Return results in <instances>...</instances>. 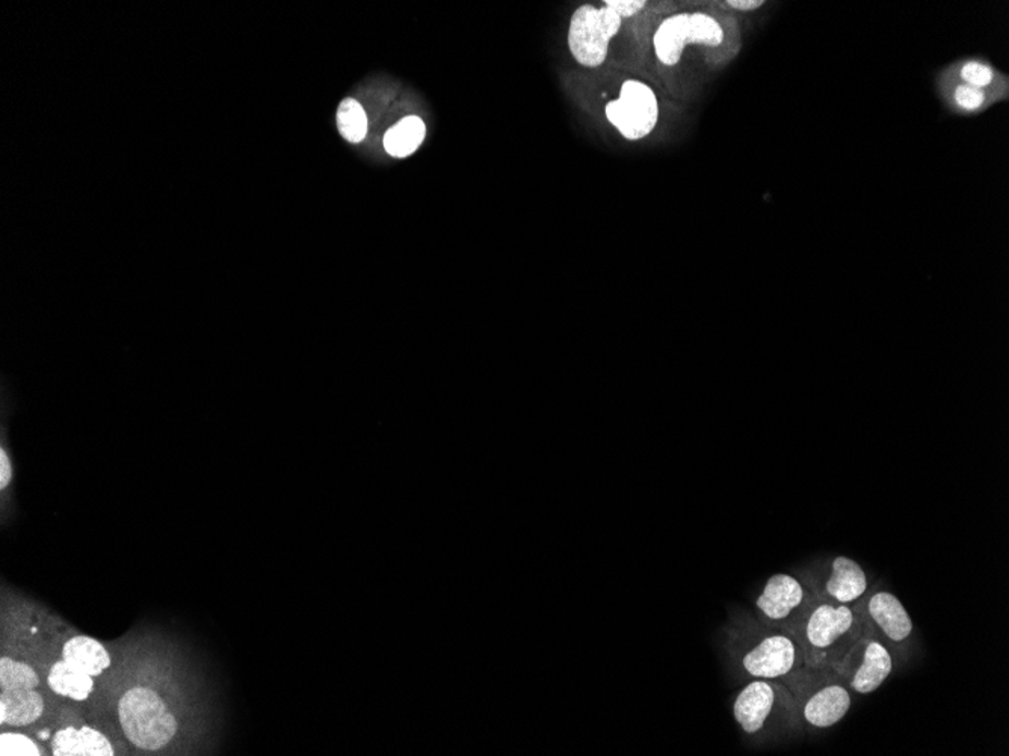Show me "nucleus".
Here are the masks:
<instances>
[{
  "mask_svg": "<svg viewBox=\"0 0 1009 756\" xmlns=\"http://www.w3.org/2000/svg\"><path fill=\"white\" fill-rule=\"evenodd\" d=\"M827 594L840 605L855 601L867 589V577L862 566L848 558H836L831 566V577L825 585Z\"/></svg>",
  "mask_w": 1009,
  "mask_h": 756,
  "instance_id": "obj_16",
  "label": "nucleus"
},
{
  "mask_svg": "<svg viewBox=\"0 0 1009 756\" xmlns=\"http://www.w3.org/2000/svg\"><path fill=\"white\" fill-rule=\"evenodd\" d=\"M45 711V697L35 688L0 691V723L8 727H29Z\"/></svg>",
  "mask_w": 1009,
  "mask_h": 756,
  "instance_id": "obj_13",
  "label": "nucleus"
},
{
  "mask_svg": "<svg viewBox=\"0 0 1009 756\" xmlns=\"http://www.w3.org/2000/svg\"><path fill=\"white\" fill-rule=\"evenodd\" d=\"M121 730L141 751L163 749L178 734V720L166 700L148 687H133L119 703Z\"/></svg>",
  "mask_w": 1009,
  "mask_h": 756,
  "instance_id": "obj_2",
  "label": "nucleus"
},
{
  "mask_svg": "<svg viewBox=\"0 0 1009 756\" xmlns=\"http://www.w3.org/2000/svg\"><path fill=\"white\" fill-rule=\"evenodd\" d=\"M936 88L938 97L946 108L956 115H981L997 103H1004L996 94L973 88L963 82L956 81L944 72L937 74Z\"/></svg>",
  "mask_w": 1009,
  "mask_h": 756,
  "instance_id": "obj_7",
  "label": "nucleus"
},
{
  "mask_svg": "<svg viewBox=\"0 0 1009 756\" xmlns=\"http://www.w3.org/2000/svg\"><path fill=\"white\" fill-rule=\"evenodd\" d=\"M0 755L38 756L41 755V751L29 736L15 734V732H3L0 735Z\"/></svg>",
  "mask_w": 1009,
  "mask_h": 756,
  "instance_id": "obj_22",
  "label": "nucleus"
},
{
  "mask_svg": "<svg viewBox=\"0 0 1009 756\" xmlns=\"http://www.w3.org/2000/svg\"><path fill=\"white\" fill-rule=\"evenodd\" d=\"M851 707L850 693L842 685L820 688L804 705V717L816 728H830L840 722Z\"/></svg>",
  "mask_w": 1009,
  "mask_h": 756,
  "instance_id": "obj_12",
  "label": "nucleus"
},
{
  "mask_svg": "<svg viewBox=\"0 0 1009 756\" xmlns=\"http://www.w3.org/2000/svg\"><path fill=\"white\" fill-rule=\"evenodd\" d=\"M623 19L611 8L582 5L574 11L569 29V47L579 64L596 69L608 58L609 42L620 31Z\"/></svg>",
  "mask_w": 1009,
  "mask_h": 756,
  "instance_id": "obj_4",
  "label": "nucleus"
},
{
  "mask_svg": "<svg viewBox=\"0 0 1009 756\" xmlns=\"http://www.w3.org/2000/svg\"><path fill=\"white\" fill-rule=\"evenodd\" d=\"M956 81L963 82L973 88L996 94L1004 101L1009 100V77L1002 70L997 69L993 62L983 57H968L953 61L941 70Z\"/></svg>",
  "mask_w": 1009,
  "mask_h": 756,
  "instance_id": "obj_8",
  "label": "nucleus"
},
{
  "mask_svg": "<svg viewBox=\"0 0 1009 756\" xmlns=\"http://www.w3.org/2000/svg\"><path fill=\"white\" fill-rule=\"evenodd\" d=\"M860 637V619L850 607L820 605L804 626L805 649L812 664H830L847 656Z\"/></svg>",
  "mask_w": 1009,
  "mask_h": 756,
  "instance_id": "obj_3",
  "label": "nucleus"
},
{
  "mask_svg": "<svg viewBox=\"0 0 1009 756\" xmlns=\"http://www.w3.org/2000/svg\"><path fill=\"white\" fill-rule=\"evenodd\" d=\"M776 692L766 681H754L739 693L734 700L733 712L738 723L746 734H757L764 730L766 720L773 712Z\"/></svg>",
  "mask_w": 1009,
  "mask_h": 756,
  "instance_id": "obj_10",
  "label": "nucleus"
},
{
  "mask_svg": "<svg viewBox=\"0 0 1009 756\" xmlns=\"http://www.w3.org/2000/svg\"><path fill=\"white\" fill-rule=\"evenodd\" d=\"M764 5V0H727V2H725L726 8L739 11V13H753V11Z\"/></svg>",
  "mask_w": 1009,
  "mask_h": 756,
  "instance_id": "obj_25",
  "label": "nucleus"
},
{
  "mask_svg": "<svg viewBox=\"0 0 1009 756\" xmlns=\"http://www.w3.org/2000/svg\"><path fill=\"white\" fill-rule=\"evenodd\" d=\"M338 127L340 135L348 143L357 144L365 139L367 133V117L363 106L354 99H345L340 103L338 111Z\"/></svg>",
  "mask_w": 1009,
  "mask_h": 756,
  "instance_id": "obj_20",
  "label": "nucleus"
},
{
  "mask_svg": "<svg viewBox=\"0 0 1009 756\" xmlns=\"http://www.w3.org/2000/svg\"><path fill=\"white\" fill-rule=\"evenodd\" d=\"M871 618L890 641L903 642L913 632V622L901 601L889 593H878L871 598Z\"/></svg>",
  "mask_w": 1009,
  "mask_h": 756,
  "instance_id": "obj_15",
  "label": "nucleus"
},
{
  "mask_svg": "<svg viewBox=\"0 0 1009 756\" xmlns=\"http://www.w3.org/2000/svg\"><path fill=\"white\" fill-rule=\"evenodd\" d=\"M52 754L54 756H113L111 742L97 730L89 727L64 728L53 735Z\"/></svg>",
  "mask_w": 1009,
  "mask_h": 756,
  "instance_id": "obj_11",
  "label": "nucleus"
},
{
  "mask_svg": "<svg viewBox=\"0 0 1009 756\" xmlns=\"http://www.w3.org/2000/svg\"><path fill=\"white\" fill-rule=\"evenodd\" d=\"M609 123L629 141L644 139L659 123V100L652 86L628 81L621 86L620 99L606 105Z\"/></svg>",
  "mask_w": 1009,
  "mask_h": 756,
  "instance_id": "obj_5",
  "label": "nucleus"
},
{
  "mask_svg": "<svg viewBox=\"0 0 1009 756\" xmlns=\"http://www.w3.org/2000/svg\"><path fill=\"white\" fill-rule=\"evenodd\" d=\"M647 2L645 0H606L605 7L611 8L613 13L620 15L621 19L632 17L643 11Z\"/></svg>",
  "mask_w": 1009,
  "mask_h": 756,
  "instance_id": "obj_23",
  "label": "nucleus"
},
{
  "mask_svg": "<svg viewBox=\"0 0 1009 756\" xmlns=\"http://www.w3.org/2000/svg\"><path fill=\"white\" fill-rule=\"evenodd\" d=\"M893 669L890 653L878 642L864 645L862 664L851 678V687L860 695H867L882 687Z\"/></svg>",
  "mask_w": 1009,
  "mask_h": 756,
  "instance_id": "obj_14",
  "label": "nucleus"
},
{
  "mask_svg": "<svg viewBox=\"0 0 1009 756\" xmlns=\"http://www.w3.org/2000/svg\"><path fill=\"white\" fill-rule=\"evenodd\" d=\"M426 127L418 117H405L385 135L386 151L393 158H409L424 143Z\"/></svg>",
  "mask_w": 1009,
  "mask_h": 756,
  "instance_id": "obj_19",
  "label": "nucleus"
},
{
  "mask_svg": "<svg viewBox=\"0 0 1009 756\" xmlns=\"http://www.w3.org/2000/svg\"><path fill=\"white\" fill-rule=\"evenodd\" d=\"M40 678L29 664L2 657L0 660V691H15V688H37Z\"/></svg>",
  "mask_w": 1009,
  "mask_h": 756,
  "instance_id": "obj_21",
  "label": "nucleus"
},
{
  "mask_svg": "<svg viewBox=\"0 0 1009 756\" xmlns=\"http://www.w3.org/2000/svg\"><path fill=\"white\" fill-rule=\"evenodd\" d=\"M737 26L709 11H682L668 15L653 35V49L660 65L676 69L688 46L731 50L738 45Z\"/></svg>",
  "mask_w": 1009,
  "mask_h": 756,
  "instance_id": "obj_1",
  "label": "nucleus"
},
{
  "mask_svg": "<svg viewBox=\"0 0 1009 756\" xmlns=\"http://www.w3.org/2000/svg\"><path fill=\"white\" fill-rule=\"evenodd\" d=\"M797 663V646L789 637L769 636L746 653L742 664L746 673L761 680L788 675Z\"/></svg>",
  "mask_w": 1009,
  "mask_h": 756,
  "instance_id": "obj_6",
  "label": "nucleus"
},
{
  "mask_svg": "<svg viewBox=\"0 0 1009 756\" xmlns=\"http://www.w3.org/2000/svg\"><path fill=\"white\" fill-rule=\"evenodd\" d=\"M62 660L92 676H99L111 666V656L96 638L74 636L62 648Z\"/></svg>",
  "mask_w": 1009,
  "mask_h": 756,
  "instance_id": "obj_17",
  "label": "nucleus"
},
{
  "mask_svg": "<svg viewBox=\"0 0 1009 756\" xmlns=\"http://www.w3.org/2000/svg\"><path fill=\"white\" fill-rule=\"evenodd\" d=\"M13 480V464L5 448L0 449V488L7 489Z\"/></svg>",
  "mask_w": 1009,
  "mask_h": 756,
  "instance_id": "obj_24",
  "label": "nucleus"
},
{
  "mask_svg": "<svg viewBox=\"0 0 1009 756\" xmlns=\"http://www.w3.org/2000/svg\"><path fill=\"white\" fill-rule=\"evenodd\" d=\"M93 678L88 673L81 671V669L66 663L65 660H61L50 669L47 684L57 695L82 703V700L88 699L94 691Z\"/></svg>",
  "mask_w": 1009,
  "mask_h": 756,
  "instance_id": "obj_18",
  "label": "nucleus"
},
{
  "mask_svg": "<svg viewBox=\"0 0 1009 756\" xmlns=\"http://www.w3.org/2000/svg\"><path fill=\"white\" fill-rule=\"evenodd\" d=\"M804 602V589L797 578L788 574L773 575L757 599V609L766 619L785 621Z\"/></svg>",
  "mask_w": 1009,
  "mask_h": 756,
  "instance_id": "obj_9",
  "label": "nucleus"
}]
</instances>
